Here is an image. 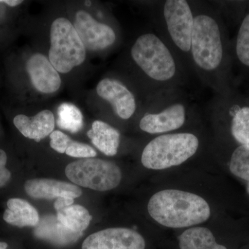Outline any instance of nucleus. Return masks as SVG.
Here are the masks:
<instances>
[{"label":"nucleus","instance_id":"1","mask_svg":"<svg viewBox=\"0 0 249 249\" xmlns=\"http://www.w3.org/2000/svg\"><path fill=\"white\" fill-rule=\"evenodd\" d=\"M147 211L160 225L173 229L202 224L211 216L207 201L201 196L178 190H164L150 198Z\"/></svg>","mask_w":249,"mask_h":249},{"label":"nucleus","instance_id":"2","mask_svg":"<svg viewBox=\"0 0 249 249\" xmlns=\"http://www.w3.org/2000/svg\"><path fill=\"white\" fill-rule=\"evenodd\" d=\"M191 52L196 67L206 73L217 71L224 59V45L219 23L211 15L194 16Z\"/></svg>","mask_w":249,"mask_h":249},{"label":"nucleus","instance_id":"3","mask_svg":"<svg viewBox=\"0 0 249 249\" xmlns=\"http://www.w3.org/2000/svg\"><path fill=\"white\" fill-rule=\"evenodd\" d=\"M199 145L197 137L188 132L159 136L144 148L142 164L152 170H164L182 164L196 153Z\"/></svg>","mask_w":249,"mask_h":249},{"label":"nucleus","instance_id":"4","mask_svg":"<svg viewBox=\"0 0 249 249\" xmlns=\"http://www.w3.org/2000/svg\"><path fill=\"white\" fill-rule=\"evenodd\" d=\"M131 55L141 70L155 81H169L176 75L178 69L173 54L155 34L139 36L131 49Z\"/></svg>","mask_w":249,"mask_h":249},{"label":"nucleus","instance_id":"5","mask_svg":"<svg viewBox=\"0 0 249 249\" xmlns=\"http://www.w3.org/2000/svg\"><path fill=\"white\" fill-rule=\"evenodd\" d=\"M50 41L49 60L57 71L67 73L84 62L86 49L69 19L59 18L53 21Z\"/></svg>","mask_w":249,"mask_h":249},{"label":"nucleus","instance_id":"6","mask_svg":"<svg viewBox=\"0 0 249 249\" xmlns=\"http://www.w3.org/2000/svg\"><path fill=\"white\" fill-rule=\"evenodd\" d=\"M66 176L77 186L96 191L114 189L121 183L120 168L113 162L88 158L72 162L65 169Z\"/></svg>","mask_w":249,"mask_h":249},{"label":"nucleus","instance_id":"7","mask_svg":"<svg viewBox=\"0 0 249 249\" xmlns=\"http://www.w3.org/2000/svg\"><path fill=\"white\" fill-rule=\"evenodd\" d=\"M167 29L175 45L181 52H191L194 15L188 1L168 0L163 6Z\"/></svg>","mask_w":249,"mask_h":249},{"label":"nucleus","instance_id":"8","mask_svg":"<svg viewBox=\"0 0 249 249\" xmlns=\"http://www.w3.org/2000/svg\"><path fill=\"white\" fill-rule=\"evenodd\" d=\"M139 232L126 228H111L94 232L83 242L82 249H145Z\"/></svg>","mask_w":249,"mask_h":249},{"label":"nucleus","instance_id":"9","mask_svg":"<svg viewBox=\"0 0 249 249\" xmlns=\"http://www.w3.org/2000/svg\"><path fill=\"white\" fill-rule=\"evenodd\" d=\"M73 27L88 50H103L115 42L116 34L112 28L97 22L87 11L76 13Z\"/></svg>","mask_w":249,"mask_h":249},{"label":"nucleus","instance_id":"10","mask_svg":"<svg viewBox=\"0 0 249 249\" xmlns=\"http://www.w3.org/2000/svg\"><path fill=\"white\" fill-rule=\"evenodd\" d=\"M96 92L105 101L110 103L119 117L127 120L132 117L137 103L133 93L117 80L105 78L98 83Z\"/></svg>","mask_w":249,"mask_h":249},{"label":"nucleus","instance_id":"11","mask_svg":"<svg viewBox=\"0 0 249 249\" xmlns=\"http://www.w3.org/2000/svg\"><path fill=\"white\" fill-rule=\"evenodd\" d=\"M186 117L184 105L174 103L160 112L144 116L139 123V127L143 132L149 134L165 133L182 127Z\"/></svg>","mask_w":249,"mask_h":249},{"label":"nucleus","instance_id":"12","mask_svg":"<svg viewBox=\"0 0 249 249\" xmlns=\"http://www.w3.org/2000/svg\"><path fill=\"white\" fill-rule=\"evenodd\" d=\"M33 86L43 93H52L60 89L61 78L45 55L35 53L26 65Z\"/></svg>","mask_w":249,"mask_h":249},{"label":"nucleus","instance_id":"13","mask_svg":"<svg viewBox=\"0 0 249 249\" xmlns=\"http://www.w3.org/2000/svg\"><path fill=\"white\" fill-rule=\"evenodd\" d=\"M24 191L34 199H76L82 195L81 189L76 185L51 178L28 180L24 184Z\"/></svg>","mask_w":249,"mask_h":249},{"label":"nucleus","instance_id":"14","mask_svg":"<svg viewBox=\"0 0 249 249\" xmlns=\"http://www.w3.org/2000/svg\"><path fill=\"white\" fill-rule=\"evenodd\" d=\"M14 124L26 138L39 142L53 132L55 118L52 111L45 109L33 117L19 114L14 118Z\"/></svg>","mask_w":249,"mask_h":249},{"label":"nucleus","instance_id":"15","mask_svg":"<svg viewBox=\"0 0 249 249\" xmlns=\"http://www.w3.org/2000/svg\"><path fill=\"white\" fill-rule=\"evenodd\" d=\"M34 235L55 245L67 246L76 242L83 233L70 230L58 220L57 216L47 215L39 221Z\"/></svg>","mask_w":249,"mask_h":249},{"label":"nucleus","instance_id":"16","mask_svg":"<svg viewBox=\"0 0 249 249\" xmlns=\"http://www.w3.org/2000/svg\"><path fill=\"white\" fill-rule=\"evenodd\" d=\"M3 218L8 224L19 228L36 227L40 221L37 210L27 201L19 198L8 200Z\"/></svg>","mask_w":249,"mask_h":249},{"label":"nucleus","instance_id":"17","mask_svg":"<svg viewBox=\"0 0 249 249\" xmlns=\"http://www.w3.org/2000/svg\"><path fill=\"white\" fill-rule=\"evenodd\" d=\"M88 136L93 145L104 155L112 157L117 154L120 133L109 124L102 121H95Z\"/></svg>","mask_w":249,"mask_h":249},{"label":"nucleus","instance_id":"18","mask_svg":"<svg viewBox=\"0 0 249 249\" xmlns=\"http://www.w3.org/2000/svg\"><path fill=\"white\" fill-rule=\"evenodd\" d=\"M180 249H227L216 242L212 231L207 228L193 227L178 237Z\"/></svg>","mask_w":249,"mask_h":249},{"label":"nucleus","instance_id":"19","mask_svg":"<svg viewBox=\"0 0 249 249\" xmlns=\"http://www.w3.org/2000/svg\"><path fill=\"white\" fill-rule=\"evenodd\" d=\"M58 220L75 232L83 233L85 229L89 227L91 216L89 211L80 205H71L57 211Z\"/></svg>","mask_w":249,"mask_h":249},{"label":"nucleus","instance_id":"20","mask_svg":"<svg viewBox=\"0 0 249 249\" xmlns=\"http://www.w3.org/2000/svg\"><path fill=\"white\" fill-rule=\"evenodd\" d=\"M58 127L71 133H76L83 128V116L81 111L71 103H64L58 109Z\"/></svg>","mask_w":249,"mask_h":249},{"label":"nucleus","instance_id":"21","mask_svg":"<svg viewBox=\"0 0 249 249\" xmlns=\"http://www.w3.org/2000/svg\"><path fill=\"white\" fill-rule=\"evenodd\" d=\"M231 133L241 145L249 147V107L238 108L231 121Z\"/></svg>","mask_w":249,"mask_h":249},{"label":"nucleus","instance_id":"22","mask_svg":"<svg viewBox=\"0 0 249 249\" xmlns=\"http://www.w3.org/2000/svg\"><path fill=\"white\" fill-rule=\"evenodd\" d=\"M235 52L239 61L249 67V14L244 18L236 38Z\"/></svg>","mask_w":249,"mask_h":249},{"label":"nucleus","instance_id":"23","mask_svg":"<svg viewBox=\"0 0 249 249\" xmlns=\"http://www.w3.org/2000/svg\"><path fill=\"white\" fill-rule=\"evenodd\" d=\"M231 172L235 176L249 182V147L240 145L232 153Z\"/></svg>","mask_w":249,"mask_h":249},{"label":"nucleus","instance_id":"24","mask_svg":"<svg viewBox=\"0 0 249 249\" xmlns=\"http://www.w3.org/2000/svg\"><path fill=\"white\" fill-rule=\"evenodd\" d=\"M66 155L75 158L88 159L96 157V152L88 144L71 140L67 147Z\"/></svg>","mask_w":249,"mask_h":249},{"label":"nucleus","instance_id":"25","mask_svg":"<svg viewBox=\"0 0 249 249\" xmlns=\"http://www.w3.org/2000/svg\"><path fill=\"white\" fill-rule=\"evenodd\" d=\"M50 146L60 154L65 153L71 139L61 131L55 130L50 134Z\"/></svg>","mask_w":249,"mask_h":249},{"label":"nucleus","instance_id":"26","mask_svg":"<svg viewBox=\"0 0 249 249\" xmlns=\"http://www.w3.org/2000/svg\"><path fill=\"white\" fill-rule=\"evenodd\" d=\"M7 156L6 152L0 149V188L6 186L11 178V172L6 168Z\"/></svg>","mask_w":249,"mask_h":249},{"label":"nucleus","instance_id":"27","mask_svg":"<svg viewBox=\"0 0 249 249\" xmlns=\"http://www.w3.org/2000/svg\"><path fill=\"white\" fill-rule=\"evenodd\" d=\"M73 199L71 198L60 197L58 198L54 204V207L58 211L59 210L64 209V208L68 207V206L73 205Z\"/></svg>","mask_w":249,"mask_h":249},{"label":"nucleus","instance_id":"28","mask_svg":"<svg viewBox=\"0 0 249 249\" xmlns=\"http://www.w3.org/2000/svg\"><path fill=\"white\" fill-rule=\"evenodd\" d=\"M22 2L23 1H21V0H0V3H4L11 7L17 6L18 5L22 4Z\"/></svg>","mask_w":249,"mask_h":249},{"label":"nucleus","instance_id":"29","mask_svg":"<svg viewBox=\"0 0 249 249\" xmlns=\"http://www.w3.org/2000/svg\"><path fill=\"white\" fill-rule=\"evenodd\" d=\"M7 247V244L5 243V242H0V249H6Z\"/></svg>","mask_w":249,"mask_h":249},{"label":"nucleus","instance_id":"30","mask_svg":"<svg viewBox=\"0 0 249 249\" xmlns=\"http://www.w3.org/2000/svg\"><path fill=\"white\" fill-rule=\"evenodd\" d=\"M91 1H85V5H86L87 6H90L91 5Z\"/></svg>","mask_w":249,"mask_h":249},{"label":"nucleus","instance_id":"31","mask_svg":"<svg viewBox=\"0 0 249 249\" xmlns=\"http://www.w3.org/2000/svg\"><path fill=\"white\" fill-rule=\"evenodd\" d=\"M247 193H248L249 195V182L248 183V185H247Z\"/></svg>","mask_w":249,"mask_h":249}]
</instances>
